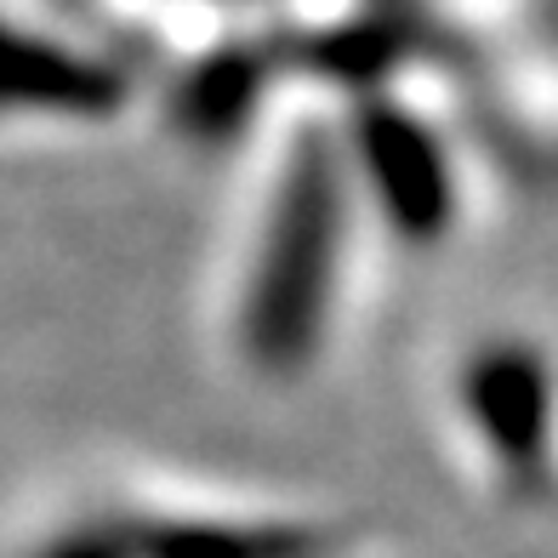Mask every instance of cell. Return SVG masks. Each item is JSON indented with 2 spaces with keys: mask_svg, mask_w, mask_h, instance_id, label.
Masks as SVG:
<instances>
[{
  "mask_svg": "<svg viewBox=\"0 0 558 558\" xmlns=\"http://www.w3.org/2000/svg\"><path fill=\"white\" fill-rule=\"evenodd\" d=\"M376 177H388L393 211L411 228H434L445 217V183L434 166V148H422L404 125H383L376 132Z\"/></svg>",
  "mask_w": 558,
  "mask_h": 558,
  "instance_id": "cell-2",
  "label": "cell"
},
{
  "mask_svg": "<svg viewBox=\"0 0 558 558\" xmlns=\"http://www.w3.org/2000/svg\"><path fill=\"white\" fill-rule=\"evenodd\" d=\"M468 404L513 468H536L547 445V371L524 348H496L468 371Z\"/></svg>",
  "mask_w": 558,
  "mask_h": 558,
  "instance_id": "cell-1",
  "label": "cell"
}]
</instances>
